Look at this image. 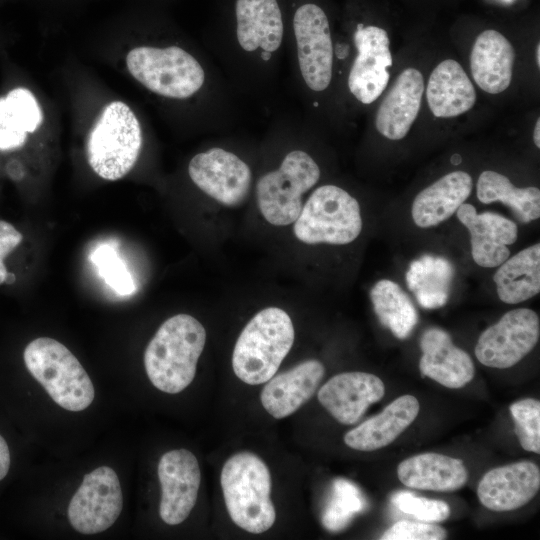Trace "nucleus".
Masks as SVG:
<instances>
[{
	"instance_id": "obj_19",
	"label": "nucleus",
	"mask_w": 540,
	"mask_h": 540,
	"mask_svg": "<svg viewBox=\"0 0 540 540\" xmlns=\"http://www.w3.org/2000/svg\"><path fill=\"white\" fill-rule=\"evenodd\" d=\"M422 376L439 384L458 389L474 377V364L467 352L455 346L451 336L440 328H429L420 339Z\"/></svg>"
},
{
	"instance_id": "obj_11",
	"label": "nucleus",
	"mask_w": 540,
	"mask_h": 540,
	"mask_svg": "<svg viewBox=\"0 0 540 540\" xmlns=\"http://www.w3.org/2000/svg\"><path fill=\"white\" fill-rule=\"evenodd\" d=\"M302 77L313 91L325 90L332 78L333 44L328 18L316 4L300 6L293 18Z\"/></svg>"
},
{
	"instance_id": "obj_27",
	"label": "nucleus",
	"mask_w": 540,
	"mask_h": 540,
	"mask_svg": "<svg viewBox=\"0 0 540 540\" xmlns=\"http://www.w3.org/2000/svg\"><path fill=\"white\" fill-rule=\"evenodd\" d=\"M493 280L501 301L517 304L540 291V245H532L499 265Z\"/></svg>"
},
{
	"instance_id": "obj_7",
	"label": "nucleus",
	"mask_w": 540,
	"mask_h": 540,
	"mask_svg": "<svg viewBox=\"0 0 540 540\" xmlns=\"http://www.w3.org/2000/svg\"><path fill=\"white\" fill-rule=\"evenodd\" d=\"M130 74L150 91L169 98H187L203 85L200 63L178 46H140L126 57Z\"/></svg>"
},
{
	"instance_id": "obj_41",
	"label": "nucleus",
	"mask_w": 540,
	"mask_h": 540,
	"mask_svg": "<svg viewBox=\"0 0 540 540\" xmlns=\"http://www.w3.org/2000/svg\"><path fill=\"white\" fill-rule=\"evenodd\" d=\"M261 58H262L263 60H265V61L270 60V58H271V52L263 51V52L261 53Z\"/></svg>"
},
{
	"instance_id": "obj_8",
	"label": "nucleus",
	"mask_w": 540,
	"mask_h": 540,
	"mask_svg": "<svg viewBox=\"0 0 540 540\" xmlns=\"http://www.w3.org/2000/svg\"><path fill=\"white\" fill-rule=\"evenodd\" d=\"M319 178L320 169L309 154L302 150L289 152L277 170L257 181V204L262 216L275 226L294 223L302 210V195Z\"/></svg>"
},
{
	"instance_id": "obj_38",
	"label": "nucleus",
	"mask_w": 540,
	"mask_h": 540,
	"mask_svg": "<svg viewBox=\"0 0 540 540\" xmlns=\"http://www.w3.org/2000/svg\"><path fill=\"white\" fill-rule=\"evenodd\" d=\"M11 457L8 444L0 434V481L3 480L9 472Z\"/></svg>"
},
{
	"instance_id": "obj_31",
	"label": "nucleus",
	"mask_w": 540,
	"mask_h": 540,
	"mask_svg": "<svg viewBox=\"0 0 540 540\" xmlns=\"http://www.w3.org/2000/svg\"><path fill=\"white\" fill-rule=\"evenodd\" d=\"M370 299L380 323L395 337L407 338L418 322L416 308L394 281L382 279L370 291Z\"/></svg>"
},
{
	"instance_id": "obj_25",
	"label": "nucleus",
	"mask_w": 540,
	"mask_h": 540,
	"mask_svg": "<svg viewBox=\"0 0 540 540\" xmlns=\"http://www.w3.org/2000/svg\"><path fill=\"white\" fill-rule=\"evenodd\" d=\"M237 39L245 51L274 52L282 42L283 21L276 0H237Z\"/></svg>"
},
{
	"instance_id": "obj_20",
	"label": "nucleus",
	"mask_w": 540,
	"mask_h": 540,
	"mask_svg": "<svg viewBox=\"0 0 540 540\" xmlns=\"http://www.w3.org/2000/svg\"><path fill=\"white\" fill-rule=\"evenodd\" d=\"M423 92L422 73L415 68L403 70L377 110L378 132L390 140L404 138L417 118Z\"/></svg>"
},
{
	"instance_id": "obj_37",
	"label": "nucleus",
	"mask_w": 540,
	"mask_h": 540,
	"mask_svg": "<svg viewBox=\"0 0 540 540\" xmlns=\"http://www.w3.org/2000/svg\"><path fill=\"white\" fill-rule=\"evenodd\" d=\"M22 240L23 235L11 223L0 220V285L8 272L4 260Z\"/></svg>"
},
{
	"instance_id": "obj_12",
	"label": "nucleus",
	"mask_w": 540,
	"mask_h": 540,
	"mask_svg": "<svg viewBox=\"0 0 540 540\" xmlns=\"http://www.w3.org/2000/svg\"><path fill=\"white\" fill-rule=\"evenodd\" d=\"M188 173L200 190L227 207L242 204L252 182L249 166L221 148L196 154L189 162Z\"/></svg>"
},
{
	"instance_id": "obj_34",
	"label": "nucleus",
	"mask_w": 540,
	"mask_h": 540,
	"mask_svg": "<svg viewBox=\"0 0 540 540\" xmlns=\"http://www.w3.org/2000/svg\"><path fill=\"white\" fill-rule=\"evenodd\" d=\"M510 413L515 423V433L522 448L540 453V402L526 398L514 402Z\"/></svg>"
},
{
	"instance_id": "obj_23",
	"label": "nucleus",
	"mask_w": 540,
	"mask_h": 540,
	"mask_svg": "<svg viewBox=\"0 0 540 540\" xmlns=\"http://www.w3.org/2000/svg\"><path fill=\"white\" fill-rule=\"evenodd\" d=\"M472 178L453 171L419 192L412 204V218L421 228L436 226L450 218L472 191Z\"/></svg>"
},
{
	"instance_id": "obj_18",
	"label": "nucleus",
	"mask_w": 540,
	"mask_h": 540,
	"mask_svg": "<svg viewBox=\"0 0 540 540\" xmlns=\"http://www.w3.org/2000/svg\"><path fill=\"white\" fill-rule=\"evenodd\" d=\"M324 373V365L312 359L273 376L260 394L264 409L275 419L293 414L314 395Z\"/></svg>"
},
{
	"instance_id": "obj_35",
	"label": "nucleus",
	"mask_w": 540,
	"mask_h": 540,
	"mask_svg": "<svg viewBox=\"0 0 540 540\" xmlns=\"http://www.w3.org/2000/svg\"><path fill=\"white\" fill-rule=\"evenodd\" d=\"M391 502L398 510L421 522L438 523L450 515V507L446 502L419 497L407 491L395 493L391 497Z\"/></svg>"
},
{
	"instance_id": "obj_42",
	"label": "nucleus",
	"mask_w": 540,
	"mask_h": 540,
	"mask_svg": "<svg viewBox=\"0 0 540 540\" xmlns=\"http://www.w3.org/2000/svg\"><path fill=\"white\" fill-rule=\"evenodd\" d=\"M536 62L537 65L540 66V44L536 47Z\"/></svg>"
},
{
	"instance_id": "obj_6",
	"label": "nucleus",
	"mask_w": 540,
	"mask_h": 540,
	"mask_svg": "<svg viewBox=\"0 0 540 540\" xmlns=\"http://www.w3.org/2000/svg\"><path fill=\"white\" fill-rule=\"evenodd\" d=\"M293 230L306 244H349L362 230L360 205L344 189L323 185L302 206Z\"/></svg>"
},
{
	"instance_id": "obj_9",
	"label": "nucleus",
	"mask_w": 540,
	"mask_h": 540,
	"mask_svg": "<svg viewBox=\"0 0 540 540\" xmlns=\"http://www.w3.org/2000/svg\"><path fill=\"white\" fill-rule=\"evenodd\" d=\"M123 508V494L116 472L100 466L87 473L68 506L71 526L82 534H96L111 527Z\"/></svg>"
},
{
	"instance_id": "obj_10",
	"label": "nucleus",
	"mask_w": 540,
	"mask_h": 540,
	"mask_svg": "<svg viewBox=\"0 0 540 540\" xmlns=\"http://www.w3.org/2000/svg\"><path fill=\"white\" fill-rule=\"evenodd\" d=\"M539 335L540 321L533 310L508 311L480 335L475 347L476 358L488 367H512L535 347Z\"/></svg>"
},
{
	"instance_id": "obj_29",
	"label": "nucleus",
	"mask_w": 540,
	"mask_h": 540,
	"mask_svg": "<svg viewBox=\"0 0 540 540\" xmlns=\"http://www.w3.org/2000/svg\"><path fill=\"white\" fill-rule=\"evenodd\" d=\"M453 276L454 268L447 259L424 255L410 263L406 283L423 308L437 309L448 301Z\"/></svg>"
},
{
	"instance_id": "obj_36",
	"label": "nucleus",
	"mask_w": 540,
	"mask_h": 540,
	"mask_svg": "<svg viewBox=\"0 0 540 540\" xmlns=\"http://www.w3.org/2000/svg\"><path fill=\"white\" fill-rule=\"evenodd\" d=\"M446 530L434 523L398 521L380 537L382 540H443Z\"/></svg>"
},
{
	"instance_id": "obj_33",
	"label": "nucleus",
	"mask_w": 540,
	"mask_h": 540,
	"mask_svg": "<svg viewBox=\"0 0 540 540\" xmlns=\"http://www.w3.org/2000/svg\"><path fill=\"white\" fill-rule=\"evenodd\" d=\"M91 262L99 275L119 295H131L136 290L132 274L120 258L115 244L110 242L96 246L90 254Z\"/></svg>"
},
{
	"instance_id": "obj_22",
	"label": "nucleus",
	"mask_w": 540,
	"mask_h": 540,
	"mask_svg": "<svg viewBox=\"0 0 540 540\" xmlns=\"http://www.w3.org/2000/svg\"><path fill=\"white\" fill-rule=\"evenodd\" d=\"M419 402L412 395H403L382 412L367 419L344 436L345 444L359 451H373L392 443L416 419Z\"/></svg>"
},
{
	"instance_id": "obj_3",
	"label": "nucleus",
	"mask_w": 540,
	"mask_h": 540,
	"mask_svg": "<svg viewBox=\"0 0 540 540\" xmlns=\"http://www.w3.org/2000/svg\"><path fill=\"white\" fill-rule=\"evenodd\" d=\"M220 484L228 514L247 532L260 534L276 519L271 501V475L256 454L239 452L223 465Z\"/></svg>"
},
{
	"instance_id": "obj_21",
	"label": "nucleus",
	"mask_w": 540,
	"mask_h": 540,
	"mask_svg": "<svg viewBox=\"0 0 540 540\" xmlns=\"http://www.w3.org/2000/svg\"><path fill=\"white\" fill-rule=\"evenodd\" d=\"M515 52L510 41L496 30H485L476 38L470 55L474 81L485 92L505 91L512 80Z\"/></svg>"
},
{
	"instance_id": "obj_39",
	"label": "nucleus",
	"mask_w": 540,
	"mask_h": 540,
	"mask_svg": "<svg viewBox=\"0 0 540 540\" xmlns=\"http://www.w3.org/2000/svg\"><path fill=\"white\" fill-rule=\"evenodd\" d=\"M533 140L536 145V147H540V118L537 119L534 132H533Z\"/></svg>"
},
{
	"instance_id": "obj_24",
	"label": "nucleus",
	"mask_w": 540,
	"mask_h": 540,
	"mask_svg": "<svg viewBox=\"0 0 540 540\" xmlns=\"http://www.w3.org/2000/svg\"><path fill=\"white\" fill-rule=\"evenodd\" d=\"M426 97L434 116L453 118L474 106L476 92L462 66L453 59H446L432 71Z\"/></svg>"
},
{
	"instance_id": "obj_30",
	"label": "nucleus",
	"mask_w": 540,
	"mask_h": 540,
	"mask_svg": "<svg viewBox=\"0 0 540 540\" xmlns=\"http://www.w3.org/2000/svg\"><path fill=\"white\" fill-rule=\"evenodd\" d=\"M477 198L484 204L502 202L523 223L540 217V190L537 187L517 188L506 176L495 171L487 170L480 174Z\"/></svg>"
},
{
	"instance_id": "obj_14",
	"label": "nucleus",
	"mask_w": 540,
	"mask_h": 540,
	"mask_svg": "<svg viewBox=\"0 0 540 540\" xmlns=\"http://www.w3.org/2000/svg\"><path fill=\"white\" fill-rule=\"evenodd\" d=\"M157 473L161 485L160 517L168 525L180 524L197 500L201 481L198 460L187 449L170 450L161 456Z\"/></svg>"
},
{
	"instance_id": "obj_16",
	"label": "nucleus",
	"mask_w": 540,
	"mask_h": 540,
	"mask_svg": "<svg viewBox=\"0 0 540 540\" xmlns=\"http://www.w3.org/2000/svg\"><path fill=\"white\" fill-rule=\"evenodd\" d=\"M539 488V467L533 462L521 461L486 472L479 482L477 496L481 504L492 511H511L530 502Z\"/></svg>"
},
{
	"instance_id": "obj_32",
	"label": "nucleus",
	"mask_w": 540,
	"mask_h": 540,
	"mask_svg": "<svg viewBox=\"0 0 540 540\" xmlns=\"http://www.w3.org/2000/svg\"><path fill=\"white\" fill-rule=\"evenodd\" d=\"M367 506V500L359 487L347 479H335L331 497L322 514V524L331 532L341 531Z\"/></svg>"
},
{
	"instance_id": "obj_2",
	"label": "nucleus",
	"mask_w": 540,
	"mask_h": 540,
	"mask_svg": "<svg viewBox=\"0 0 540 540\" xmlns=\"http://www.w3.org/2000/svg\"><path fill=\"white\" fill-rule=\"evenodd\" d=\"M295 338L292 320L278 307L259 311L241 331L232 355L235 375L259 385L272 378L289 353Z\"/></svg>"
},
{
	"instance_id": "obj_5",
	"label": "nucleus",
	"mask_w": 540,
	"mask_h": 540,
	"mask_svg": "<svg viewBox=\"0 0 540 540\" xmlns=\"http://www.w3.org/2000/svg\"><path fill=\"white\" fill-rule=\"evenodd\" d=\"M142 147L140 123L121 101L109 103L92 128L87 159L92 170L105 180L124 177L134 167Z\"/></svg>"
},
{
	"instance_id": "obj_13",
	"label": "nucleus",
	"mask_w": 540,
	"mask_h": 540,
	"mask_svg": "<svg viewBox=\"0 0 540 540\" xmlns=\"http://www.w3.org/2000/svg\"><path fill=\"white\" fill-rule=\"evenodd\" d=\"M354 43L358 53L349 72L348 87L357 100L370 104L379 98L390 79V39L380 27L358 24Z\"/></svg>"
},
{
	"instance_id": "obj_15",
	"label": "nucleus",
	"mask_w": 540,
	"mask_h": 540,
	"mask_svg": "<svg viewBox=\"0 0 540 540\" xmlns=\"http://www.w3.org/2000/svg\"><path fill=\"white\" fill-rule=\"evenodd\" d=\"M385 386L376 375L344 372L330 378L318 391L321 405L340 423L355 424L367 408L381 400Z\"/></svg>"
},
{
	"instance_id": "obj_1",
	"label": "nucleus",
	"mask_w": 540,
	"mask_h": 540,
	"mask_svg": "<svg viewBox=\"0 0 540 540\" xmlns=\"http://www.w3.org/2000/svg\"><path fill=\"white\" fill-rule=\"evenodd\" d=\"M205 342V328L191 315L177 314L163 322L144 353L151 383L165 393L183 391L195 377Z\"/></svg>"
},
{
	"instance_id": "obj_4",
	"label": "nucleus",
	"mask_w": 540,
	"mask_h": 540,
	"mask_svg": "<svg viewBox=\"0 0 540 540\" xmlns=\"http://www.w3.org/2000/svg\"><path fill=\"white\" fill-rule=\"evenodd\" d=\"M27 370L52 400L69 411H82L93 402L92 381L75 355L61 342L39 337L23 352Z\"/></svg>"
},
{
	"instance_id": "obj_40",
	"label": "nucleus",
	"mask_w": 540,
	"mask_h": 540,
	"mask_svg": "<svg viewBox=\"0 0 540 540\" xmlns=\"http://www.w3.org/2000/svg\"><path fill=\"white\" fill-rule=\"evenodd\" d=\"M15 281H16V275L12 272H7L4 283L11 285L15 283Z\"/></svg>"
},
{
	"instance_id": "obj_17",
	"label": "nucleus",
	"mask_w": 540,
	"mask_h": 540,
	"mask_svg": "<svg viewBox=\"0 0 540 540\" xmlns=\"http://www.w3.org/2000/svg\"><path fill=\"white\" fill-rule=\"evenodd\" d=\"M456 214L470 233L472 257L479 266L497 267L509 258L507 246L518 237L513 221L493 212L478 214L474 206L466 203L459 206Z\"/></svg>"
},
{
	"instance_id": "obj_28",
	"label": "nucleus",
	"mask_w": 540,
	"mask_h": 540,
	"mask_svg": "<svg viewBox=\"0 0 540 540\" xmlns=\"http://www.w3.org/2000/svg\"><path fill=\"white\" fill-rule=\"evenodd\" d=\"M43 114L31 91L18 87L0 97V150L22 147L28 133L42 124Z\"/></svg>"
},
{
	"instance_id": "obj_26",
	"label": "nucleus",
	"mask_w": 540,
	"mask_h": 540,
	"mask_svg": "<svg viewBox=\"0 0 540 540\" xmlns=\"http://www.w3.org/2000/svg\"><path fill=\"white\" fill-rule=\"evenodd\" d=\"M399 480L407 487L432 491H455L467 481L468 472L461 459L437 453H423L402 461Z\"/></svg>"
}]
</instances>
